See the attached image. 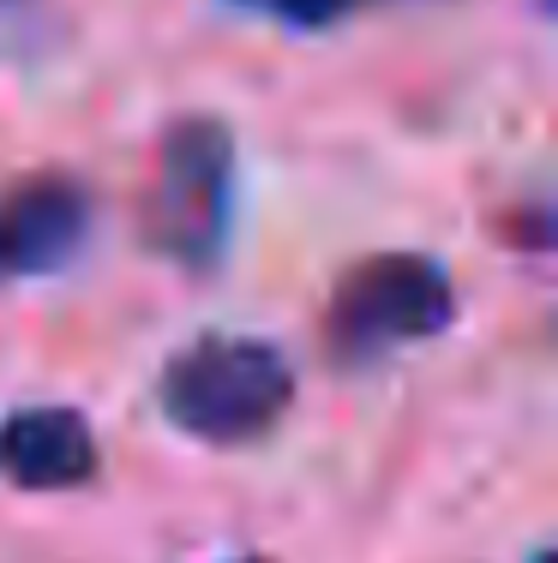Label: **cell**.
<instances>
[{
	"label": "cell",
	"mask_w": 558,
	"mask_h": 563,
	"mask_svg": "<svg viewBox=\"0 0 558 563\" xmlns=\"http://www.w3.org/2000/svg\"><path fill=\"white\" fill-rule=\"evenodd\" d=\"M295 401V372L271 342L205 336L163 372V413L205 444H252Z\"/></svg>",
	"instance_id": "6da1fadb"
},
{
	"label": "cell",
	"mask_w": 558,
	"mask_h": 563,
	"mask_svg": "<svg viewBox=\"0 0 558 563\" xmlns=\"http://www.w3.org/2000/svg\"><path fill=\"white\" fill-rule=\"evenodd\" d=\"M457 318V294L450 276L420 252H379V258L354 264L337 282L325 312V336L342 360H384L396 347H415L438 336Z\"/></svg>",
	"instance_id": "7a4b0ae2"
},
{
	"label": "cell",
	"mask_w": 558,
	"mask_h": 563,
	"mask_svg": "<svg viewBox=\"0 0 558 563\" xmlns=\"http://www.w3.org/2000/svg\"><path fill=\"white\" fill-rule=\"evenodd\" d=\"M234 186V139L217 120H175L156 151L151 192H144V234L163 258L205 271L222 252Z\"/></svg>",
	"instance_id": "3957f363"
},
{
	"label": "cell",
	"mask_w": 558,
	"mask_h": 563,
	"mask_svg": "<svg viewBox=\"0 0 558 563\" xmlns=\"http://www.w3.org/2000/svg\"><path fill=\"white\" fill-rule=\"evenodd\" d=\"M85 234H90V198L78 180H61V174L19 180L0 198V282L61 271L85 246Z\"/></svg>",
	"instance_id": "277c9868"
},
{
	"label": "cell",
	"mask_w": 558,
	"mask_h": 563,
	"mask_svg": "<svg viewBox=\"0 0 558 563\" xmlns=\"http://www.w3.org/2000/svg\"><path fill=\"white\" fill-rule=\"evenodd\" d=\"M0 474L24 492H73L97 474V438L73 408H24L0 426Z\"/></svg>",
	"instance_id": "5b68a950"
},
{
	"label": "cell",
	"mask_w": 558,
	"mask_h": 563,
	"mask_svg": "<svg viewBox=\"0 0 558 563\" xmlns=\"http://www.w3.org/2000/svg\"><path fill=\"white\" fill-rule=\"evenodd\" d=\"M283 19H295V24H325V19H337V12H349V7H361V0H271Z\"/></svg>",
	"instance_id": "8992f818"
},
{
	"label": "cell",
	"mask_w": 558,
	"mask_h": 563,
	"mask_svg": "<svg viewBox=\"0 0 558 563\" xmlns=\"http://www.w3.org/2000/svg\"><path fill=\"white\" fill-rule=\"evenodd\" d=\"M241 563H271V558H241Z\"/></svg>",
	"instance_id": "52a82bcc"
},
{
	"label": "cell",
	"mask_w": 558,
	"mask_h": 563,
	"mask_svg": "<svg viewBox=\"0 0 558 563\" xmlns=\"http://www.w3.org/2000/svg\"><path fill=\"white\" fill-rule=\"evenodd\" d=\"M535 563H552V558H535Z\"/></svg>",
	"instance_id": "ba28073f"
}]
</instances>
